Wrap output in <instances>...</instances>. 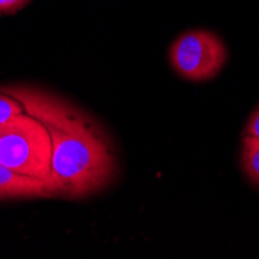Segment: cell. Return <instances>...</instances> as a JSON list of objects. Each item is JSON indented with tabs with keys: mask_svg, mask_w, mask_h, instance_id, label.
I'll return each instance as SVG.
<instances>
[{
	"mask_svg": "<svg viewBox=\"0 0 259 259\" xmlns=\"http://www.w3.org/2000/svg\"><path fill=\"white\" fill-rule=\"evenodd\" d=\"M23 112L25 110H23V106L20 104L19 100H16L5 92H0V123H5L11 120L13 116Z\"/></svg>",
	"mask_w": 259,
	"mask_h": 259,
	"instance_id": "cell-6",
	"label": "cell"
},
{
	"mask_svg": "<svg viewBox=\"0 0 259 259\" xmlns=\"http://www.w3.org/2000/svg\"><path fill=\"white\" fill-rule=\"evenodd\" d=\"M242 169L248 180L259 188V138L244 135L242 140Z\"/></svg>",
	"mask_w": 259,
	"mask_h": 259,
	"instance_id": "cell-5",
	"label": "cell"
},
{
	"mask_svg": "<svg viewBox=\"0 0 259 259\" xmlns=\"http://www.w3.org/2000/svg\"><path fill=\"white\" fill-rule=\"evenodd\" d=\"M49 131L53 196L82 199L104 191L118 176V158L106 131L81 109L53 93L4 87Z\"/></svg>",
	"mask_w": 259,
	"mask_h": 259,
	"instance_id": "cell-1",
	"label": "cell"
},
{
	"mask_svg": "<svg viewBox=\"0 0 259 259\" xmlns=\"http://www.w3.org/2000/svg\"><path fill=\"white\" fill-rule=\"evenodd\" d=\"M169 62L176 72L188 81H208L225 65L227 49L222 39L211 31H186L171 44Z\"/></svg>",
	"mask_w": 259,
	"mask_h": 259,
	"instance_id": "cell-3",
	"label": "cell"
},
{
	"mask_svg": "<svg viewBox=\"0 0 259 259\" xmlns=\"http://www.w3.org/2000/svg\"><path fill=\"white\" fill-rule=\"evenodd\" d=\"M0 164L45 182L53 196L52 140L33 115L23 112L0 123Z\"/></svg>",
	"mask_w": 259,
	"mask_h": 259,
	"instance_id": "cell-2",
	"label": "cell"
},
{
	"mask_svg": "<svg viewBox=\"0 0 259 259\" xmlns=\"http://www.w3.org/2000/svg\"><path fill=\"white\" fill-rule=\"evenodd\" d=\"M245 135L259 138V107L250 116V120L247 123V127H245Z\"/></svg>",
	"mask_w": 259,
	"mask_h": 259,
	"instance_id": "cell-8",
	"label": "cell"
},
{
	"mask_svg": "<svg viewBox=\"0 0 259 259\" xmlns=\"http://www.w3.org/2000/svg\"><path fill=\"white\" fill-rule=\"evenodd\" d=\"M53 197L49 185L0 164V199Z\"/></svg>",
	"mask_w": 259,
	"mask_h": 259,
	"instance_id": "cell-4",
	"label": "cell"
},
{
	"mask_svg": "<svg viewBox=\"0 0 259 259\" xmlns=\"http://www.w3.org/2000/svg\"><path fill=\"white\" fill-rule=\"evenodd\" d=\"M30 0H0V14H11L25 7Z\"/></svg>",
	"mask_w": 259,
	"mask_h": 259,
	"instance_id": "cell-7",
	"label": "cell"
}]
</instances>
